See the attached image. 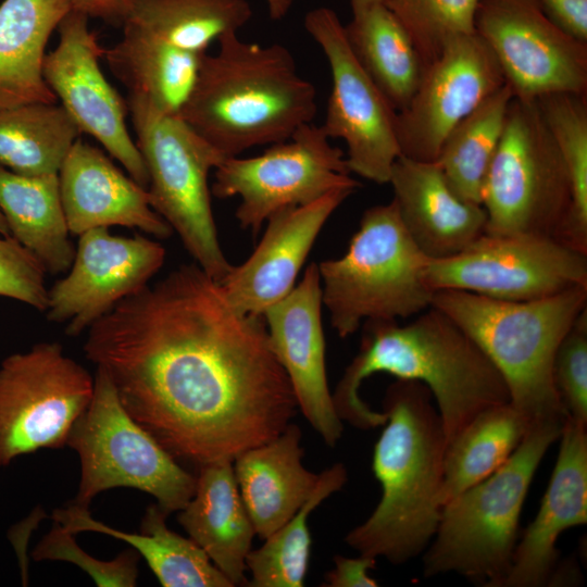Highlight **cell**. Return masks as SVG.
Listing matches in <instances>:
<instances>
[{
	"mask_svg": "<svg viewBox=\"0 0 587 587\" xmlns=\"http://www.w3.org/2000/svg\"><path fill=\"white\" fill-rule=\"evenodd\" d=\"M334 569L324 576L326 587H376L377 580L369 576L376 565V558L359 554L357 558L334 557Z\"/></svg>",
	"mask_w": 587,
	"mask_h": 587,
	"instance_id": "41",
	"label": "cell"
},
{
	"mask_svg": "<svg viewBox=\"0 0 587 587\" xmlns=\"http://www.w3.org/2000/svg\"><path fill=\"white\" fill-rule=\"evenodd\" d=\"M547 16L575 39L587 43V0H537Z\"/></svg>",
	"mask_w": 587,
	"mask_h": 587,
	"instance_id": "42",
	"label": "cell"
},
{
	"mask_svg": "<svg viewBox=\"0 0 587 587\" xmlns=\"http://www.w3.org/2000/svg\"><path fill=\"white\" fill-rule=\"evenodd\" d=\"M177 521L227 577L233 586H247V555L255 530L240 496L233 461L198 466L196 488Z\"/></svg>",
	"mask_w": 587,
	"mask_h": 587,
	"instance_id": "25",
	"label": "cell"
},
{
	"mask_svg": "<svg viewBox=\"0 0 587 587\" xmlns=\"http://www.w3.org/2000/svg\"><path fill=\"white\" fill-rule=\"evenodd\" d=\"M252 14L248 0H133L121 26L202 55L214 41L238 34Z\"/></svg>",
	"mask_w": 587,
	"mask_h": 587,
	"instance_id": "30",
	"label": "cell"
},
{
	"mask_svg": "<svg viewBox=\"0 0 587 587\" xmlns=\"http://www.w3.org/2000/svg\"><path fill=\"white\" fill-rule=\"evenodd\" d=\"M432 307L476 342L504 379L510 403L530 423L567 417L552 367L559 345L587 309V286L530 301L439 290Z\"/></svg>",
	"mask_w": 587,
	"mask_h": 587,
	"instance_id": "5",
	"label": "cell"
},
{
	"mask_svg": "<svg viewBox=\"0 0 587 587\" xmlns=\"http://www.w3.org/2000/svg\"><path fill=\"white\" fill-rule=\"evenodd\" d=\"M530 424L510 402L490 407L471 420L446 446L438 495L440 509L501 467Z\"/></svg>",
	"mask_w": 587,
	"mask_h": 587,
	"instance_id": "32",
	"label": "cell"
},
{
	"mask_svg": "<svg viewBox=\"0 0 587 587\" xmlns=\"http://www.w3.org/2000/svg\"><path fill=\"white\" fill-rule=\"evenodd\" d=\"M70 0L0 3V109L58 102L43 78L46 48Z\"/></svg>",
	"mask_w": 587,
	"mask_h": 587,
	"instance_id": "26",
	"label": "cell"
},
{
	"mask_svg": "<svg viewBox=\"0 0 587 587\" xmlns=\"http://www.w3.org/2000/svg\"><path fill=\"white\" fill-rule=\"evenodd\" d=\"M168 514L157 503L147 508L139 533H126L95 520L76 504L53 511V521L73 534L95 532L127 542L142 557L163 587H233L205 552L190 538L171 530Z\"/></svg>",
	"mask_w": 587,
	"mask_h": 587,
	"instance_id": "27",
	"label": "cell"
},
{
	"mask_svg": "<svg viewBox=\"0 0 587 587\" xmlns=\"http://www.w3.org/2000/svg\"><path fill=\"white\" fill-rule=\"evenodd\" d=\"M214 171L212 193L218 199L239 197L235 216L253 235L284 209L309 204L336 189L360 187L344 151L313 123L259 155L225 158Z\"/></svg>",
	"mask_w": 587,
	"mask_h": 587,
	"instance_id": "11",
	"label": "cell"
},
{
	"mask_svg": "<svg viewBox=\"0 0 587 587\" xmlns=\"http://www.w3.org/2000/svg\"><path fill=\"white\" fill-rule=\"evenodd\" d=\"M88 18L71 9L61 20L59 42L45 57L43 78L80 133L93 137L135 182L148 188L146 164L126 124L127 103L100 67L104 49Z\"/></svg>",
	"mask_w": 587,
	"mask_h": 587,
	"instance_id": "16",
	"label": "cell"
},
{
	"mask_svg": "<svg viewBox=\"0 0 587 587\" xmlns=\"http://www.w3.org/2000/svg\"><path fill=\"white\" fill-rule=\"evenodd\" d=\"M537 103L571 188V210L560 241L587 254V95L554 93Z\"/></svg>",
	"mask_w": 587,
	"mask_h": 587,
	"instance_id": "36",
	"label": "cell"
},
{
	"mask_svg": "<svg viewBox=\"0 0 587 587\" xmlns=\"http://www.w3.org/2000/svg\"><path fill=\"white\" fill-rule=\"evenodd\" d=\"M0 211L10 236L29 250L47 273L68 271L76 249L70 239L58 174L25 176L0 166Z\"/></svg>",
	"mask_w": 587,
	"mask_h": 587,
	"instance_id": "28",
	"label": "cell"
},
{
	"mask_svg": "<svg viewBox=\"0 0 587 587\" xmlns=\"http://www.w3.org/2000/svg\"><path fill=\"white\" fill-rule=\"evenodd\" d=\"M203 55L125 32L103 51L111 72L128 90V98L166 115H179Z\"/></svg>",
	"mask_w": 587,
	"mask_h": 587,
	"instance_id": "29",
	"label": "cell"
},
{
	"mask_svg": "<svg viewBox=\"0 0 587 587\" xmlns=\"http://www.w3.org/2000/svg\"><path fill=\"white\" fill-rule=\"evenodd\" d=\"M301 438L300 427L290 422L277 437L233 461L240 496L263 540L297 513L319 482L320 474L302 464Z\"/></svg>",
	"mask_w": 587,
	"mask_h": 587,
	"instance_id": "24",
	"label": "cell"
},
{
	"mask_svg": "<svg viewBox=\"0 0 587 587\" xmlns=\"http://www.w3.org/2000/svg\"><path fill=\"white\" fill-rule=\"evenodd\" d=\"M480 0H383L411 37L423 67L452 37L474 33Z\"/></svg>",
	"mask_w": 587,
	"mask_h": 587,
	"instance_id": "37",
	"label": "cell"
},
{
	"mask_svg": "<svg viewBox=\"0 0 587 587\" xmlns=\"http://www.w3.org/2000/svg\"><path fill=\"white\" fill-rule=\"evenodd\" d=\"M133 0H70L74 11L105 23L122 25Z\"/></svg>",
	"mask_w": 587,
	"mask_h": 587,
	"instance_id": "43",
	"label": "cell"
},
{
	"mask_svg": "<svg viewBox=\"0 0 587 587\" xmlns=\"http://www.w3.org/2000/svg\"><path fill=\"white\" fill-rule=\"evenodd\" d=\"M388 183L405 229L429 259L454 255L485 233L483 205L461 199L436 161L400 155Z\"/></svg>",
	"mask_w": 587,
	"mask_h": 587,
	"instance_id": "23",
	"label": "cell"
},
{
	"mask_svg": "<svg viewBox=\"0 0 587 587\" xmlns=\"http://www.w3.org/2000/svg\"><path fill=\"white\" fill-rule=\"evenodd\" d=\"M384 412L387 420L372 461L380 500L345 541L359 554L400 565L423 553L436 533L446 436L432 394L420 382L391 384Z\"/></svg>",
	"mask_w": 587,
	"mask_h": 587,
	"instance_id": "3",
	"label": "cell"
},
{
	"mask_svg": "<svg viewBox=\"0 0 587 587\" xmlns=\"http://www.w3.org/2000/svg\"><path fill=\"white\" fill-rule=\"evenodd\" d=\"M70 233L110 226L137 228L159 239L173 229L151 207L147 188L123 173L101 150L74 142L58 173Z\"/></svg>",
	"mask_w": 587,
	"mask_h": 587,
	"instance_id": "22",
	"label": "cell"
},
{
	"mask_svg": "<svg viewBox=\"0 0 587 587\" xmlns=\"http://www.w3.org/2000/svg\"><path fill=\"white\" fill-rule=\"evenodd\" d=\"M383 0H350L352 13L362 10L373 3L382 2Z\"/></svg>",
	"mask_w": 587,
	"mask_h": 587,
	"instance_id": "45",
	"label": "cell"
},
{
	"mask_svg": "<svg viewBox=\"0 0 587 587\" xmlns=\"http://www.w3.org/2000/svg\"><path fill=\"white\" fill-rule=\"evenodd\" d=\"M84 352L130 416L197 467L234 461L297 413L263 316L237 312L196 263L116 303L88 328Z\"/></svg>",
	"mask_w": 587,
	"mask_h": 587,
	"instance_id": "1",
	"label": "cell"
},
{
	"mask_svg": "<svg viewBox=\"0 0 587 587\" xmlns=\"http://www.w3.org/2000/svg\"><path fill=\"white\" fill-rule=\"evenodd\" d=\"M586 426L567 415L548 488L535 519L515 546L502 587L550 585L557 572L560 535L587 523Z\"/></svg>",
	"mask_w": 587,
	"mask_h": 587,
	"instance_id": "21",
	"label": "cell"
},
{
	"mask_svg": "<svg viewBox=\"0 0 587 587\" xmlns=\"http://www.w3.org/2000/svg\"><path fill=\"white\" fill-rule=\"evenodd\" d=\"M270 17L274 21L283 20L294 7L296 0H264Z\"/></svg>",
	"mask_w": 587,
	"mask_h": 587,
	"instance_id": "44",
	"label": "cell"
},
{
	"mask_svg": "<svg viewBox=\"0 0 587 587\" xmlns=\"http://www.w3.org/2000/svg\"><path fill=\"white\" fill-rule=\"evenodd\" d=\"M93 385L95 377L59 342L7 357L0 364V467L24 454L66 446Z\"/></svg>",
	"mask_w": 587,
	"mask_h": 587,
	"instance_id": "12",
	"label": "cell"
},
{
	"mask_svg": "<svg viewBox=\"0 0 587 587\" xmlns=\"http://www.w3.org/2000/svg\"><path fill=\"white\" fill-rule=\"evenodd\" d=\"M93 377L91 401L66 440L80 463L72 502L89 508L105 490L133 488L152 496L168 515L179 511L195 492L196 476L130 416L103 371Z\"/></svg>",
	"mask_w": 587,
	"mask_h": 587,
	"instance_id": "9",
	"label": "cell"
},
{
	"mask_svg": "<svg viewBox=\"0 0 587 587\" xmlns=\"http://www.w3.org/2000/svg\"><path fill=\"white\" fill-rule=\"evenodd\" d=\"M565 420L533 422L501 467L441 507L423 555L425 577L455 573L480 586L502 587L527 491Z\"/></svg>",
	"mask_w": 587,
	"mask_h": 587,
	"instance_id": "6",
	"label": "cell"
},
{
	"mask_svg": "<svg viewBox=\"0 0 587 587\" xmlns=\"http://www.w3.org/2000/svg\"><path fill=\"white\" fill-rule=\"evenodd\" d=\"M126 103L152 209L178 234L196 264L221 283L233 265L220 245L208 179L226 157L179 115L161 114L132 98Z\"/></svg>",
	"mask_w": 587,
	"mask_h": 587,
	"instance_id": "8",
	"label": "cell"
},
{
	"mask_svg": "<svg viewBox=\"0 0 587 587\" xmlns=\"http://www.w3.org/2000/svg\"><path fill=\"white\" fill-rule=\"evenodd\" d=\"M474 29L494 53L514 98L587 95V43L555 25L537 0H480Z\"/></svg>",
	"mask_w": 587,
	"mask_h": 587,
	"instance_id": "15",
	"label": "cell"
},
{
	"mask_svg": "<svg viewBox=\"0 0 587 587\" xmlns=\"http://www.w3.org/2000/svg\"><path fill=\"white\" fill-rule=\"evenodd\" d=\"M552 377L567 415L587 425V309L559 345Z\"/></svg>",
	"mask_w": 587,
	"mask_h": 587,
	"instance_id": "39",
	"label": "cell"
},
{
	"mask_svg": "<svg viewBox=\"0 0 587 587\" xmlns=\"http://www.w3.org/2000/svg\"><path fill=\"white\" fill-rule=\"evenodd\" d=\"M430 290L530 301L587 286V254L545 236L484 233L461 252L430 259Z\"/></svg>",
	"mask_w": 587,
	"mask_h": 587,
	"instance_id": "13",
	"label": "cell"
},
{
	"mask_svg": "<svg viewBox=\"0 0 587 587\" xmlns=\"http://www.w3.org/2000/svg\"><path fill=\"white\" fill-rule=\"evenodd\" d=\"M205 53L179 116L224 157L286 140L316 113V90L280 43L238 34Z\"/></svg>",
	"mask_w": 587,
	"mask_h": 587,
	"instance_id": "4",
	"label": "cell"
},
{
	"mask_svg": "<svg viewBox=\"0 0 587 587\" xmlns=\"http://www.w3.org/2000/svg\"><path fill=\"white\" fill-rule=\"evenodd\" d=\"M345 34L354 57L390 105L401 111L419 85L423 64L408 32L383 3L352 13Z\"/></svg>",
	"mask_w": 587,
	"mask_h": 587,
	"instance_id": "31",
	"label": "cell"
},
{
	"mask_svg": "<svg viewBox=\"0 0 587 587\" xmlns=\"http://www.w3.org/2000/svg\"><path fill=\"white\" fill-rule=\"evenodd\" d=\"M75 534L53 521V526L33 551L36 561H66L86 572L99 587H134L137 585L140 555L127 549L110 561L98 560L75 541Z\"/></svg>",
	"mask_w": 587,
	"mask_h": 587,
	"instance_id": "38",
	"label": "cell"
},
{
	"mask_svg": "<svg viewBox=\"0 0 587 587\" xmlns=\"http://www.w3.org/2000/svg\"><path fill=\"white\" fill-rule=\"evenodd\" d=\"M79 134L59 102L0 109V166L25 176L58 174Z\"/></svg>",
	"mask_w": 587,
	"mask_h": 587,
	"instance_id": "33",
	"label": "cell"
},
{
	"mask_svg": "<svg viewBox=\"0 0 587 587\" xmlns=\"http://www.w3.org/2000/svg\"><path fill=\"white\" fill-rule=\"evenodd\" d=\"M164 260V247L145 236H114L107 227L84 232L66 276L48 290V321L65 323L68 336L80 335L147 286Z\"/></svg>",
	"mask_w": 587,
	"mask_h": 587,
	"instance_id": "18",
	"label": "cell"
},
{
	"mask_svg": "<svg viewBox=\"0 0 587 587\" xmlns=\"http://www.w3.org/2000/svg\"><path fill=\"white\" fill-rule=\"evenodd\" d=\"M513 98L507 83L488 96L448 134L435 160L451 189L467 202L482 205L486 177Z\"/></svg>",
	"mask_w": 587,
	"mask_h": 587,
	"instance_id": "34",
	"label": "cell"
},
{
	"mask_svg": "<svg viewBox=\"0 0 587 587\" xmlns=\"http://www.w3.org/2000/svg\"><path fill=\"white\" fill-rule=\"evenodd\" d=\"M354 191L336 189L272 215L253 253L220 283L229 304L241 314L263 316L286 297L324 224Z\"/></svg>",
	"mask_w": 587,
	"mask_h": 587,
	"instance_id": "20",
	"label": "cell"
},
{
	"mask_svg": "<svg viewBox=\"0 0 587 587\" xmlns=\"http://www.w3.org/2000/svg\"><path fill=\"white\" fill-rule=\"evenodd\" d=\"M47 272L40 261L12 236L0 237V296L45 312Z\"/></svg>",
	"mask_w": 587,
	"mask_h": 587,
	"instance_id": "40",
	"label": "cell"
},
{
	"mask_svg": "<svg viewBox=\"0 0 587 587\" xmlns=\"http://www.w3.org/2000/svg\"><path fill=\"white\" fill-rule=\"evenodd\" d=\"M482 205L486 234L560 240L571 210V188L537 101L511 100Z\"/></svg>",
	"mask_w": 587,
	"mask_h": 587,
	"instance_id": "10",
	"label": "cell"
},
{
	"mask_svg": "<svg viewBox=\"0 0 587 587\" xmlns=\"http://www.w3.org/2000/svg\"><path fill=\"white\" fill-rule=\"evenodd\" d=\"M0 236H10L8 224L1 211H0Z\"/></svg>",
	"mask_w": 587,
	"mask_h": 587,
	"instance_id": "46",
	"label": "cell"
},
{
	"mask_svg": "<svg viewBox=\"0 0 587 587\" xmlns=\"http://www.w3.org/2000/svg\"><path fill=\"white\" fill-rule=\"evenodd\" d=\"M303 25L322 49L332 74L323 130L329 139L345 141L350 173L387 184L391 167L401 155L397 111L354 57L345 25L334 10L315 8L307 13Z\"/></svg>",
	"mask_w": 587,
	"mask_h": 587,
	"instance_id": "14",
	"label": "cell"
},
{
	"mask_svg": "<svg viewBox=\"0 0 587 587\" xmlns=\"http://www.w3.org/2000/svg\"><path fill=\"white\" fill-rule=\"evenodd\" d=\"M360 350L332 394L344 422L360 429L383 426L387 416L360 397L362 382L376 373L424 384L436 401L446 446L479 412L510 402L499 371L447 314L429 307L415 320L367 321Z\"/></svg>",
	"mask_w": 587,
	"mask_h": 587,
	"instance_id": "2",
	"label": "cell"
},
{
	"mask_svg": "<svg viewBox=\"0 0 587 587\" xmlns=\"http://www.w3.org/2000/svg\"><path fill=\"white\" fill-rule=\"evenodd\" d=\"M348 480L342 463L324 470L310 498L297 513L276 532L264 539L263 545L250 550L246 570L251 574L247 586L251 587H302L309 566L312 538L308 519L312 511Z\"/></svg>",
	"mask_w": 587,
	"mask_h": 587,
	"instance_id": "35",
	"label": "cell"
},
{
	"mask_svg": "<svg viewBox=\"0 0 587 587\" xmlns=\"http://www.w3.org/2000/svg\"><path fill=\"white\" fill-rule=\"evenodd\" d=\"M504 84L494 53L475 32L452 37L423 67L410 102L397 112L401 155L435 161L453 127Z\"/></svg>",
	"mask_w": 587,
	"mask_h": 587,
	"instance_id": "17",
	"label": "cell"
},
{
	"mask_svg": "<svg viewBox=\"0 0 587 587\" xmlns=\"http://www.w3.org/2000/svg\"><path fill=\"white\" fill-rule=\"evenodd\" d=\"M322 284L312 263L300 283L263 314L270 345L284 369L298 408L324 442L334 447L344 432L328 388L322 326Z\"/></svg>",
	"mask_w": 587,
	"mask_h": 587,
	"instance_id": "19",
	"label": "cell"
},
{
	"mask_svg": "<svg viewBox=\"0 0 587 587\" xmlns=\"http://www.w3.org/2000/svg\"><path fill=\"white\" fill-rule=\"evenodd\" d=\"M429 260L392 200L366 209L347 252L317 265L322 302L338 336L352 335L363 322L397 321L428 309L434 296L425 279Z\"/></svg>",
	"mask_w": 587,
	"mask_h": 587,
	"instance_id": "7",
	"label": "cell"
}]
</instances>
